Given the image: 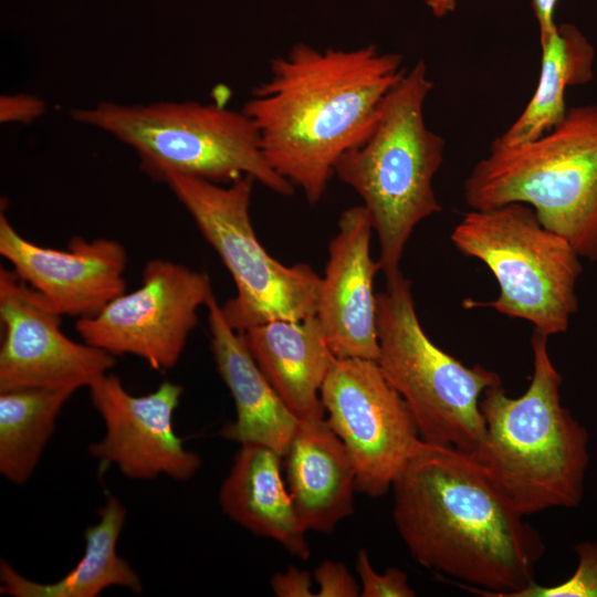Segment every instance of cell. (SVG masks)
Wrapping results in <instances>:
<instances>
[{
    "label": "cell",
    "mask_w": 597,
    "mask_h": 597,
    "mask_svg": "<svg viewBox=\"0 0 597 597\" xmlns=\"http://www.w3.org/2000/svg\"><path fill=\"white\" fill-rule=\"evenodd\" d=\"M391 489L395 526L421 566L486 597H514L535 583L540 532L470 454L421 439Z\"/></svg>",
    "instance_id": "6da1fadb"
},
{
    "label": "cell",
    "mask_w": 597,
    "mask_h": 597,
    "mask_svg": "<svg viewBox=\"0 0 597 597\" xmlns=\"http://www.w3.org/2000/svg\"><path fill=\"white\" fill-rule=\"evenodd\" d=\"M402 56L367 44L318 50L296 43L271 60L242 112L259 133L262 154L308 203L326 191L337 160L371 133L383 100L401 78Z\"/></svg>",
    "instance_id": "7a4b0ae2"
},
{
    "label": "cell",
    "mask_w": 597,
    "mask_h": 597,
    "mask_svg": "<svg viewBox=\"0 0 597 597\" xmlns=\"http://www.w3.org/2000/svg\"><path fill=\"white\" fill-rule=\"evenodd\" d=\"M534 369L526 391L507 396L502 383L485 389L480 410L484 437L470 454L516 512L575 507L584 493L588 432L561 402L562 375L547 337L533 333Z\"/></svg>",
    "instance_id": "3957f363"
},
{
    "label": "cell",
    "mask_w": 597,
    "mask_h": 597,
    "mask_svg": "<svg viewBox=\"0 0 597 597\" xmlns=\"http://www.w3.org/2000/svg\"><path fill=\"white\" fill-rule=\"evenodd\" d=\"M432 87L419 60L383 100L368 137L343 154L334 169L370 217L386 282L401 274L399 263L416 226L442 210L432 181L443 163L444 140L428 128L423 114Z\"/></svg>",
    "instance_id": "277c9868"
},
{
    "label": "cell",
    "mask_w": 597,
    "mask_h": 597,
    "mask_svg": "<svg viewBox=\"0 0 597 597\" xmlns=\"http://www.w3.org/2000/svg\"><path fill=\"white\" fill-rule=\"evenodd\" d=\"M463 192L476 210L528 205L579 256L597 261V106L569 108L549 132L523 144L493 139Z\"/></svg>",
    "instance_id": "5b68a950"
},
{
    "label": "cell",
    "mask_w": 597,
    "mask_h": 597,
    "mask_svg": "<svg viewBox=\"0 0 597 597\" xmlns=\"http://www.w3.org/2000/svg\"><path fill=\"white\" fill-rule=\"evenodd\" d=\"M71 117L130 147L142 170L157 181L181 175L222 185L250 176L282 196L295 190L266 163L256 127L242 111L193 101H102L72 109Z\"/></svg>",
    "instance_id": "8992f818"
},
{
    "label": "cell",
    "mask_w": 597,
    "mask_h": 597,
    "mask_svg": "<svg viewBox=\"0 0 597 597\" xmlns=\"http://www.w3.org/2000/svg\"><path fill=\"white\" fill-rule=\"evenodd\" d=\"M450 239L463 255L483 262L500 287L494 301L467 300L465 306H488L523 318L546 337L567 329L578 308L580 256L565 238L541 223L532 207L511 202L471 209Z\"/></svg>",
    "instance_id": "52a82bcc"
},
{
    "label": "cell",
    "mask_w": 597,
    "mask_h": 597,
    "mask_svg": "<svg viewBox=\"0 0 597 597\" xmlns=\"http://www.w3.org/2000/svg\"><path fill=\"white\" fill-rule=\"evenodd\" d=\"M377 334L376 362L409 406L420 438L472 454L485 433L480 399L500 376L480 364L465 366L427 336L402 274L377 294Z\"/></svg>",
    "instance_id": "ba28073f"
},
{
    "label": "cell",
    "mask_w": 597,
    "mask_h": 597,
    "mask_svg": "<svg viewBox=\"0 0 597 597\" xmlns=\"http://www.w3.org/2000/svg\"><path fill=\"white\" fill-rule=\"evenodd\" d=\"M253 181L244 176L223 186L181 175L165 180L233 279L237 295L221 310L239 333L273 320L315 316L322 284L307 263L284 265L260 243L249 212Z\"/></svg>",
    "instance_id": "9c48e42d"
},
{
    "label": "cell",
    "mask_w": 597,
    "mask_h": 597,
    "mask_svg": "<svg viewBox=\"0 0 597 597\" xmlns=\"http://www.w3.org/2000/svg\"><path fill=\"white\" fill-rule=\"evenodd\" d=\"M325 418L344 443L356 489L385 495L421 440L415 417L376 360L335 358L321 387Z\"/></svg>",
    "instance_id": "30bf717a"
},
{
    "label": "cell",
    "mask_w": 597,
    "mask_h": 597,
    "mask_svg": "<svg viewBox=\"0 0 597 597\" xmlns=\"http://www.w3.org/2000/svg\"><path fill=\"white\" fill-rule=\"evenodd\" d=\"M212 293L206 273L154 259L146 263L138 289L117 296L98 314L76 320L75 329L91 346L115 357H139L165 371L179 362L198 311Z\"/></svg>",
    "instance_id": "8fae6325"
},
{
    "label": "cell",
    "mask_w": 597,
    "mask_h": 597,
    "mask_svg": "<svg viewBox=\"0 0 597 597\" xmlns=\"http://www.w3.org/2000/svg\"><path fill=\"white\" fill-rule=\"evenodd\" d=\"M61 318L13 270L0 268V392L30 388L76 391L113 368L115 356L67 337Z\"/></svg>",
    "instance_id": "7c38bea8"
},
{
    "label": "cell",
    "mask_w": 597,
    "mask_h": 597,
    "mask_svg": "<svg viewBox=\"0 0 597 597\" xmlns=\"http://www.w3.org/2000/svg\"><path fill=\"white\" fill-rule=\"evenodd\" d=\"M87 388L105 425L104 437L87 448L101 472L115 465L128 479L146 481L166 475L179 482L198 472L200 457L184 446L174 429L181 385L163 381L154 391L136 396L126 390L118 376L106 373Z\"/></svg>",
    "instance_id": "4fadbf2b"
},
{
    "label": "cell",
    "mask_w": 597,
    "mask_h": 597,
    "mask_svg": "<svg viewBox=\"0 0 597 597\" xmlns=\"http://www.w3.org/2000/svg\"><path fill=\"white\" fill-rule=\"evenodd\" d=\"M0 254L62 316L92 317L126 292L127 252L113 239L74 237L67 250L45 248L23 238L1 210Z\"/></svg>",
    "instance_id": "5bb4252c"
},
{
    "label": "cell",
    "mask_w": 597,
    "mask_h": 597,
    "mask_svg": "<svg viewBox=\"0 0 597 597\" xmlns=\"http://www.w3.org/2000/svg\"><path fill=\"white\" fill-rule=\"evenodd\" d=\"M373 231L366 208L355 206L342 212L328 245L316 317L336 358L377 360L379 354Z\"/></svg>",
    "instance_id": "9a60e30c"
},
{
    "label": "cell",
    "mask_w": 597,
    "mask_h": 597,
    "mask_svg": "<svg viewBox=\"0 0 597 597\" xmlns=\"http://www.w3.org/2000/svg\"><path fill=\"white\" fill-rule=\"evenodd\" d=\"M206 307L216 367L235 407V419L223 425L220 434L240 444L268 447L284 457L300 420L261 371L241 333L227 322L214 293Z\"/></svg>",
    "instance_id": "2e32d148"
},
{
    "label": "cell",
    "mask_w": 597,
    "mask_h": 597,
    "mask_svg": "<svg viewBox=\"0 0 597 597\" xmlns=\"http://www.w3.org/2000/svg\"><path fill=\"white\" fill-rule=\"evenodd\" d=\"M284 458L286 485L306 531L331 533L354 513L355 468L325 418L300 421Z\"/></svg>",
    "instance_id": "e0dca14e"
},
{
    "label": "cell",
    "mask_w": 597,
    "mask_h": 597,
    "mask_svg": "<svg viewBox=\"0 0 597 597\" xmlns=\"http://www.w3.org/2000/svg\"><path fill=\"white\" fill-rule=\"evenodd\" d=\"M269 383L300 421L321 420V387L335 360L316 315L273 320L241 333Z\"/></svg>",
    "instance_id": "ac0fdd59"
},
{
    "label": "cell",
    "mask_w": 597,
    "mask_h": 597,
    "mask_svg": "<svg viewBox=\"0 0 597 597\" xmlns=\"http://www.w3.org/2000/svg\"><path fill=\"white\" fill-rule=\"evenodd\" d=\"M282 458L261 444H241L220 486L219 502L230 520L306 561L311 554L307 531L282 478Z\"/></svg>",
    "instance_id": "d6986e66"
},
{
    "label": "cell",
    "mask_w": 597,
    "mask_h": 597,
    "mask_svg": "<svg viewBox=\"0 0 597 597\" xmlns=\"http://www.w3.org/2000/svg\"><path fill=\"white\" fill-rule=\"evenodd\" d=\"M127 512L122 501L108 493L98 510V521L84 531L85 548L80 562L54 583H38L0 561V594L12 597H96L117 586L140 594L138 573L117 554L116 546Z\"/></svg>",
    "instance_id": "ffe728a7"
},
{
    "label": "cell",
    "mask_w": 597,
    "mask_h": 597,
    "mask_svg": "<svg viewBox=\"0 0 597 597\" xmlns=\"http://www.w3.org/2000/svg\"><path fill=\"white\" fill-rule=\"evenodd\" d=\"M541 44L537 86L516 121L499 137L504 145H519L541 137L559 124L568 108V86L588 83L594 76L595 50L573 24L557 25Z\"/></svg>",
    "instance_id": "44dd1931"
},
{
    "label": "cell",
    "mask_w": 597,
    "mask_h": 597,
    "mask_svg": "<svg viewBox=\"0 0 597 597\" xmlns=\"http://www.w3.org/2000/svg\"><path fill=\"white\" fill-rule=\"evenodd\" d=\"M74 392L51 388L0 392V473L4 479L23 485L32 476Z\"/></svg>",
    "instance_id": "7402d4cb"
},
{
    "label": "cell",
    "mask_w": 597,
    "mask_h": 597,
    "mask_svg": "<svg viewBox=\"0 0 597 597\" xmlns=\"http://www.w3.org/2000/svg\"><path fill=\"white\" fill-rule=\"evenodd\" d=\"M574 551L578 565L567 580L553 586L533 583L514 597H597V542H580Z\"/></svg>",
    "instance_id": "603a6c76"
},
{
    "label": "cell",
    "mask_w": 597,
    "mask_h": 597,
    "mask_svg": "<svg viewBox=\"0 0 597 597\" xmlns=\"http://www.w3.org/2000/svg\"><path fill=\"white\" fill-rule=\"evenodd\" d=\"M357 575L360 580L362 597H413L406 573L396 567H388L383 574L377 573L365 549L357 554Z\"/></svg>",
    "instance_id": "cb8c5ba5"
},
{
    "label": "cell",
    "mask_w": 597,
    "mask_h": 597,
    "mask_svg": "<svg viewBox=\"0 0 597 597\" xmlns=\"http://www.w3.org/2000/svg\"><path fill=\"white\" fill-rule=\"evenodd\" d=\"M313 578L318 586L316 597L360 596V586L343 563L322 562L314 570Z\"/></svg>",
    "instance_id": "d4e9b609"
},
{
    "label": "cell",
    "mask_w": 597,
    "mask_h": 597,
    "mask_svg": "<svg viewBox=\"0 0 597 597\" xmlns=\"http://www.w3.org/2000/svg\"><path fill=\"white\" fill-rule=\"evenodd\" d=\"M45 112V101L32 94H3L0 97V123L2 124H31Z\"/></svg>",
    "instance_id": "484cf974"
},
{
    "label": "cell",
    "mask_w": 597,
    "mask_h": 597,
    "mask_svg": "<svg viewBox=\"0 0 597 597\" xmlns=\"http://www.w3.org/2000/svg\"><path fill=\"white\" fill-rule=\"evenodd\" d=\"M271 588L277 597H314L310 573L289 566L271 579Z\"/></svg>",
    "instance_id": "4316f807"
},
{
    "label": "cell",
    "mask_w": 597,
    "mask_h": 597,
    "mask_svg": "<svg viewBox=\"0 0 597 597\" xmlns=\"http://www.w3.org/2000/svg\"><path fill=\"white\" fill-rule=\"evenodd\" d=\"M558 0H532V8L540 30V43L547 39L557 28L554 12Z\"/></svg>",
    "instance_id": "83f0119b"
},
{
    "label": "cell",
    "mask_w": 597,
    "mask_h": 597,
    "mask_svg": "<svg viewBox=\"0 0 597 597\" xmlns=\"http://www.w3.org/2000/svg\"><path fill=\"white\" fill-rule=\"evenodd\" d=\"M427 7L436 17H444L455 9L457 0H426Z\"/></svg>",
    "instance_id": "f1b7e54d"
}]
</instances>
